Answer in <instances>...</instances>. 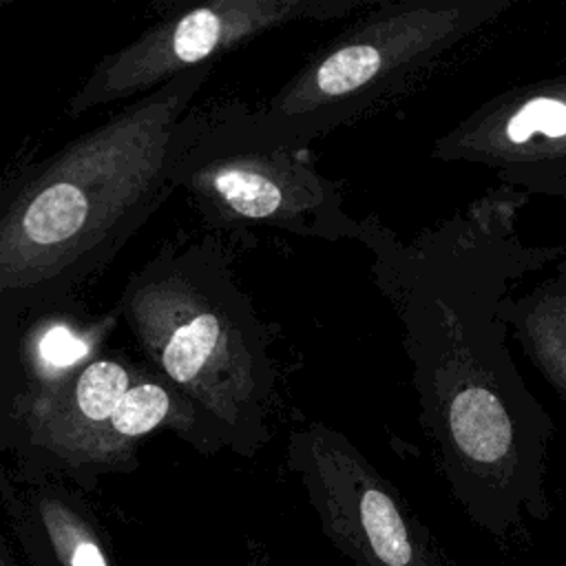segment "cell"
Returning <instances> with one entry per match:
<instances>
[{
    "label": "cell",
    "instance_id": "cell-8",
    "mask_svg": "<svg viewBox=\"0 0 566 566\" xmlns=\"http://www.w3.org/2000/svg\"><path fill=\"white\" fill-rule=\"evenodd\" d=\"M190 188L226 219L298 226L332 239L358 234V223L340 210L336 186L292 153L214 159L192 175Z\"/></svg>",
    "mask_w": 566,
    "mask_h": 566
},
{
    "label": "cell",
    "instance_id": "cell-12",
    "mask_svg": "<svg viewBox=\"0 0 566 566\" xmlns=\"http://www.w3.org/2000/svg\"><path fill=\"white\" fill-rule=\"evenodd\" d=\"M190 411L181 409L179 398L157 378L139 374L119 400L108 427L104 429L91 469H113L133 455V447L161 424H186Z\"/></svg>",
    "mask_w": 566,
    "mask_h": 566
},
{
    "label": "cell",
    "instance_id": "cell-9",
    "mask_svg": "<svg viewBox=\"0 0 566 566\" xmlns=\"http://www.w3.org/2000/svg\"><path fill=\"white\" fill-rule=\"evenodd\" d=\"M137 378L139 371L119 360L95 358L46 382L29 407L31 442L69 469H91L104 429Z\"/></svg>",
    "mask_w": 566,
    "mask_h": 566
},
{
    "label": "cell",
    "instance_id": "cell-10",
    "mask_svg": "<svg viewBox=\"0 0 566 566\" xmlns=\"http://www.w3.org/2000/svg\"><path fill=\"white\" fill-rule=\"evenodd\" d=\"M7 511L29 566H117L113 542L99 520L66 489L9 493Z\"/></svg>",
    "mask_w": 566,
    "mask_h": 566
},
{
    "label": "cell",
    "instance_id": "cell-1",
    "mask_svg": "<svg viewBox=\"0 0 566 566\" xmlns=\"http://www.w3.org/2000/svg\"><path fill=\"white\" fill-rule=\"evenodd\" d=\"M528 195L495 186L462 210L400 241L378 219L358 223L374 279L402 323L418 420L451 495L497 539L546 522L555 422L506 347L500 305L526 274L566 259V245H528Z\"/></svg>",
    "mask_w": 566,
    "mask_h": 566
},
{
    "label": "cell",
    "instance_id": "cell-2",
    "mask_svg": "<svg viewBox=\"0 0 566 566\" xmlns=\"http://www.w3.org/2000/svg\"><path fill=\"white\" fill-rule=\"evenodd\" d=\"M206 66L133 104L66 146L0 214V294L73 272L144 212L184 144L181 113Z\"/></svg>",
    "mask_w": 566,
    "mask_h": 566
},
{
    "label": "cell",
    "instance_id": "cell-15",
    "mask_svg": "<svg viewBox=\"0 0 566 566\" xmlns=\"http://www.w3.org/2000/svg\"><path fill=\"white\" fill-rule=\"evenodd\" d=\"M252 566H272V564H268V562H259V564H256V562H254Z\"/></svg>",
    "mask_w": 566,
    "mask_h": 566
},
{
    "label": "cell",
    "instance_id": "cell-5",
    "mask_svg": "<svg viewBox=\"0 0 566 566\" xmlns=\"http://www.w3.org/2000/svg\"><path fill=\"white\" fill-rule=\"evenodd\" d=\"M367 4L365 0H212L190 7L102 60L69 111L84 113L175 80L268 29L296 20H334Z\"/></svg>",
    "mask_w": 566,
    "mask_h": 566
},
{
    "label": "cell",
    "instance_id": "cell-13",
    "mask_svg": "<svg viewBox=\"0 0 566 566\" xmlns=\"http://www.w3.org/2000/svg\"><path fill=\"white\" fill-rule=\"evenodd\" d=\"M35 349L40 363L46 369H53V374H60V369H71L75 360L86 354V345L66 327H51L40 336Z\"/></svg>",
    "mask_w": 566,
    "mask_h": 566
},
{
    "label": "cell",
    "instance_id": "cell-11",
    "mask_svg": "<svg viewBox=\"0 0 566 566\" xmlns=\"http://www.w3.org/2000/svg\"><path fill=\"white\" fill-rule=\"evenodd\" d=\"M500 316L522 354L566 407V259L520 296H506Z\"/></svg>",
    "mask_w": 566,
    "mask_h": 566
},
{
    "label": "cell",
    "instance_id": "cell-3",
    "mask_svg": "<svg viewBox=\"0 0 566 566\" xmlns=\"http://www.w3.org/2000/svg\"><path fill=\"white\" fill-rule=\"evenodd\" d=\"M515 0H398L369 11L316 53L274 97L283 122L314 135L407 91Z\"/></svg>",
    "mask_w": 566,
    "mask_h": 566
},
{
    "label": "cell",
    "instance_id": "cell-4",
    "mask_svg": "<svg viewBox=\"0 0 566 566\" xmlns=\"http://www.w3.org/2000/svg\"><path fill=\"white\" fill-rule=\"evenodd\" d=\"M323 535L354 566H449L398 489L343 433L312 424L290 442Z\"/></svg>",
    "mask_w": 566,
    "mask_h": 566
},
{
    "label": "cell",
    "instance_id": "cell-7",
    "mask_svg": "<svg viewBox=\"0 0 566 566\" xmlns=\"http://www.w3.org/2000/svg\"><path fill=\"white\" fill-rule=\"evenodd\" d=\"M447 164H478L500 186L566 201V71L509 86L431 142Z\"/></svg>",
    "mask_w": 566,
    "mask_h": 566
},
{
    "label": "cell",
    "instance_id": "cell-14",
    "mask_svg": "<svg viewBox=\"0 0 566 566\" xmlns=\"http://www.w3.org/2000/svg\"><path fill=\"white\" fill-rule=\"evenodd\" d=\"M0 566H18L13 553H11V548H9V544L4 542L2 535H0Z\"/></svg>",
    "mask_w": 566,
    "mask_h": 566
},
{
    "label": "cell",
    "instance_id": "cell-6",
    "mask_svg": "<svg viewBox=\"0 0 566 566\" xmlns=\"http://www.w3.org/2000/svg\"><path fill=\"white\" fill-rule=\"evenodd\" d=\"M144 352L188 398L234 424L254 394L252 356L232 323L192 285H139L126 301Z\"/></svg>",
    "mask_w": 566,
    "mask_h": 566
}]
</instances>
